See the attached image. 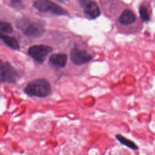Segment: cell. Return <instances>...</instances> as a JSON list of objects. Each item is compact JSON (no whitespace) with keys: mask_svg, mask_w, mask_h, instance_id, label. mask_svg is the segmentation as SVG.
Wrapping results in <instances>:
<instances>
[{"mask_svg":"<svg viewBox=\"0 0 155 155\" xmlns=\"http://www.w3.org/2000/svg\"><path fill=\"white\" fill-rule=\"evenodd\" d=\"M139 13L142 22H148L150 20L147 8L144 5H140L139 7Z\"/></svg>","mask_w":155,"mask_h":155,"instance_id":"obj_12","label":"cell"},{"mask_svg":"<svg viewBox=\"0 0 155 155\" xmlns=\"http://www.w3.org/2000/svg\"><path fill=\"white\" fill-rule=\"evenodd\" d=\"M0 37L3 42L10 48L14 50L19 49V44L16 38L12 36H8L7 35L3 33H1Z\"/></svg>","mask_w":155,"mask_h":155,"instance_id":"obj_11","label":"cell"},{"mask_svg":"<svg viewBox=\"0 0 155 155\" xmlns=\"http://www.w3.org/2000/svg\"><path fill=\"white\" fill-rule=\"evenodd\" d=\"M33 7L42 12L50 11L57 15H68V12L66 10L50 0H36L33 2Z\"/></svg>","mask_w":155,"mask_h":155,"instance_id":"obj_3","label":"cell"},{"mask_svg":"<svg viewBox=\"0 0 155 155\" xmlns=\"http://www.w3.org/2000/svg\"><path fill=\"white\" fill-rule=\"evenodd\" d=\"M0 75L1 82L14 83L18 78V73L16 70L7 62H1Z\"/></svg>","mask_w":155,"mask_h":155,"instance_id":"obj_5","label":"cell"},{"mask_svg":"<svg viewBox=\"0 0 155 155\" xmlns=\"http://www.w3.org/2000/svg\"><path fill=\"white\" fill-rule=\"evenodd\" d=\"M10 1L15 3H20L21 2V0H10Z\"/></svg>","mask_w":155,"mask_h":155,"instance_id":"obj_14","label":"cell"},{"mask_svg":"<svg viewBox=\"0 0 155 155\" xmlns=\"http://www.w3.org/2000/svg\"><path fill=\"white\" fill-rule=\"evenodd\" d=\"M24 91L30 96L45 97L51 93V87L46 79H36L28 82L24 88Z\"/></svg>","mask_w":155,"mask_h":155,"instance_id":"obj_1","label":"cell"},{"mask_svg":"<svg viewBox=\"0 0 155 155\" xmlns=\"http://www.w3.org/2000/svg\"><path fill=\"white\" fill-rule=\"evenodd\" d=\"M0 31L3 34H9L13 31V27L12 25L7 22H0Z\"/></svg>","mask_w":155,"mask_h":155,"instance_id":"obj_13","label":"cell"},{"mask_svg":"<svg viewBox=\"0 0 155 155\" xmlns=\"http://www.w3.org/2000/svg\"><path fill=\"white\" fill-rule=\"evenodd\" d=\"M91 58V56L85 50L74 47L70 51V59L74 64L81 65L85 64L89 62Z\"/></svg>","mask_w":155,"mask_h":155,"instance_id":"obj_7","label":"cell"},{"mask_svg":"<svg viewBox=\"0 0 155 155\" xmlns=\"http://www.w3.org/2000/svg\"><path fill=\"white\" fill-rule=\"evenodd\" d=\"M136 15L130 9L124 10L119 18V22L122 25H129L136 21Z\"/></svg>","mask_w":155,"mask_h":155,"instance_id":"obj_9","label":"cell"},{"mask_svg":"<svg viewBox=\"0 0 155 155\" xmlns=\"http://www.w3.org/2000/svg\"><path fill=\"white\" fill-rule=\"evenodd\" d=\"M18 28H20L23 30L25 35L31 37H40L45 31L44 25L39 22H33L29 23L25 19L19 20L18 22Z\"/></svg>","mask_w":155,"mask_h":155,"instance_id":"obj_2","label":"cell"},{"mask_svg":"<svg viewBox=\"0 0 155 155\" xmlns=\"http://www.w3.org/2000/svg\"><path fill=\"white\" fill-rule=\"evenodd\" d=\"M83 8L85 13L91 19L97 18L101 15V10L98 5L92 0H78Z\"/></svg>","mask_w":155,"mask_h":155,"instance_id":"obj_6","label":"cell"},{"mask_svg":"<svg viewBox=\"0 0 155 155\" xmlns=\"http://www.w3.org/2000/svg\"><path fill=\"white\" fill-rule=\"evenodd\" d=\"M115 137L121 144L126 146L127 147L133 150H137L139 149L138 146L133 141H132L130 139H128V138L125 137V136L120 134H116Z\"/></svg>","mask_w":155,"mask_h":155,"instance_id":"obj_10","label":"cell"},{"mask_svg":"<svg viewBox=\"0 0 155 155\" xmlns=\"http://www.w3.org/2000/svg\"><path fill=\"white\" fill-rule=\"evenodd\" d=\"M53 48L45 45H34L28 50V54L36 62L42 63L45 60L47 55L51 53Z\"/></svg>","mask_w":155,"mask_h":155,"instance_id":"obj_4","label":"cell"},{"mask_svg":"<svg viewBox=\"0 0 155 155\" xmlns=\"http://www.w3.org/2000/svg\"><path fill=\"white\" fill-rule=\"evenodd\" d=\"M49 61L53 65L64 67L67 64V55L65 53H54L51 55Z\"/></svg>","mask_w":155,"mask_h":155,"instance_id":"obj_8","label":"cell"}]
</instances>
